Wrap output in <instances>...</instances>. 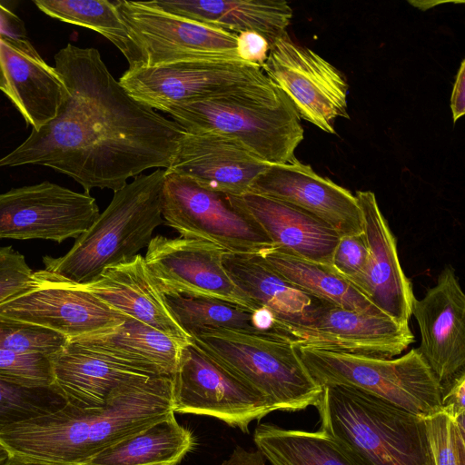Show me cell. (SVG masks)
<instances>
[{"instance_id": "ba28073f", "label": "cell", "mask_w": 465, "mask_h": 465, "mask_svg": "<svg viewBox=\"0 0 465 465\" xmlns=\"http://www.w3.org/2000/svg\"><path fill=\"white\" fill-rule=\"evenodd\" d=\"M163 223L182 237L214 243L230 253H257L272 242L235 195L213 192L165 172Z\"/></svg>"}, {"instance_id": "9c48e42d", "label": "cell", "mask_w": 465, "mask_h": 465, "mask_svg": "<svg viewBox=\"0 0 465 465\" xmlns=\"http://www.w3.org/2000/svg\"><path fill=\"white\" fill-rule=\"evenodd\" d=\"M132 44L129 68L192 60H240L236 34L183 18L144 1H114Z\"/></svg>"}, {"instance_id": "83f0119b", "label": "cell", "mask_w": 465, "mask_h": 465, "mask_svg": "<svg viewBox=\"0 0 465 465\" xmlns=\"http://www.w3.org/2000/svg\"><path fill=\"white\" fill-rule=\"evenodd\" d=\"M256 254L288 282L322 302L370 314H384L331 266L303 259L274 245Z\"/></svg>"}, {"instance_id": "277c9868", "label": "cell", "mask_w": 465, "mask_h": 465, "mask_svg": "<svg viewBox=\"0 0 465 465\" xmlns=\"http://www.w3.org/2000/svg\"><path fill=\"white\" fill-rule=\"evenodd\" d=\"M322 432L354 465H434L425 420L363 391L325 386Z\"/></svg>"}, {"instance_id": "ac0fdd59", "label": "cell", "mask_w": 465, "mask_h": 465, "mask_svg": "<svg viewBox=\"0 0 465 465\" xmlns=\"http://www.w3.org/2000/svg\"><path fill=\"white\" fill-rule=\"evenodd\" d=\"M250 192L312 214L333 228L340 237L363 232L355 195L296 158L287 163L271 164L254 180Z\"/></svg>"}, {"instance_id": "f1b7e54d", "label": "cell", "mask_w": 465, "mask_h": 465, "mask_svg": "<svg viewBox=\"0 0 465 465\" xmlns=\"http://www.w3.org/2000/svg\"><path fill=\"white\" fill-rule=\"evenodd\" d=\"M164 299L190 337L206 330H229L286 341L282 323L265 309L252 311L224 301L181 295Z\"/></svg>"}, {"instance_id": "1f68e13d", "label": "cell", "mask_w": 465, "mask_h": 465, "mask_svg": "<svg viewBox=\"0 0 465 465\" xmlns=\"http://www.w3.org/2000/svg\"><path fill=\"white\" fill-rule=\"evenodd\" d=\"M45 15L59 21L91 29L114 45L127 62L132 44L127 27L114 2L107 0H34Z\"/></svg>"}, {"instance_id": "f6af8a7d", "label": "cell", "mask_w": 465, "mask_h": 465, "mask_svg": "<svg viewBox=\"0 0 465 465\" xmlns=\"http://www.w3.org/2000/svg\"><path fill=\"white\" fill-rule=\"evenodd\" d=\"M8 450L0 443V465H2L8 458Z\"/></svg>"}, {"instance_id": "60d3db41", "label": "cell", "mask_w": 465, "mask_h": 465, "mask_svg": "<svg viewBox=\"0 0 465 465\" xmlns=\"http://www.w3.org/2000/svg\"><path fill=\"white\" fill-rule=\"evenodd\" d=\"M453 123L465 114V60L460 63L450 96Z\"/></svg>"}, {"instance_id": "9a60e30c", "label": "cell", "mask_w": 465, "mask_h": 465, "mask_svg": "<svg viewBox=\"0 0 465 465\" xmlns=\"http://www.w3.org/2000/svg\"><path fill=\"white\" fill-rule=\"evenodd\" d=\"M284 327L287 340L295 348L373 357L393 358L414 341L409 324L384 314L344 309L322 301L304 321Z\"/></svg>"}, {"instance_id": "44dd1931", "label": "cell", "mask_w": 465, "mask_h": 465, "mask_svg": "<svg viewBox=\"0 0 465 465\" xmlns=\"http://www.w3.org/2000/svg\"><path fill=\"white\" fill-rule=\"evenodd\" d=\"M0 91L34 130L52 121L65 87L54 66L48 64L27 37L0 35Z\"/></svg>"}, {"instance_id": "ffe728a7", "label": "cell", "mask_w": 465, "mask_h": 465, "mask_svg": "<svg viewBox=\"0 0 465 465\" xmlns=\"http://www.w3.org/2000/svg\"><path fill=\"white\" fill-rule=\"evenodd\" d=\"M363 221L368 261L362 277L354 287L385 315L409 324L415 297L397 252L396 240L380 210L375 194L358 191L355 194Z\"/></svg>"}, {"instance_id": "8d00e7d4", "label": "cell", "mask_w": 465, "mask_h": 465, "mask_svg": "<svg viewBox=\"0 0 465 465\" xmlns=\"http://www.w3.org/2000/svg\"><path fill=\"white\" fill-rule=\"evenodd\" d=\"M33 270L12 246H0V304L32 287Z\"/></svg>"}, {"instance_id": "e0dca14e", "label": "cell", "mask_w": 465, "mask_h": 465, "mask_svg": "<svg viewBox=\"0 0 465 465\" xmlns=\"http://www.w3.org/2000/svg\"><path fill=\"white\" fill-rule=\"evenodd\" d=\"M411 315L420 333L416 350L441 392L465 373V294L452 267L440 272L436 284L421 299L413 298Z\"/></svg>"}, {"instance_id": "603a6c76", "label": "cell", "mask_w": 465, "mask_h": 465, "mask_svg": "<svg viewBox=\"0 0 465 465\" xmlns=\"http://www.w3.org/2000/svg\"><path fill=\"white\" fill-rule=\"evenodd\" d=\"M49 359L54 385L68 404L83 410L103 408L126 382L156 376L119 364L70 341Z\"/></svg>"}, {"instance_id": "7a4b0ae2", "label": "cell", "mask_w": 465, "mask_h": 465, "mask_svg": "<svg viewBox=\"0 0 465 465\" xmlns=\"http://www.w3.org/2000/svg\"><path fill=\"white\" fill-rule=\"evenodd\" d=\"M173 376L156 375L126 382L99 409L68 403L53 413L22 423L20 439L26 456L85 465L104 449L174 415Z\"/></svg>"}, {"instance_id": "e575fe53", "label": "cell", "mask_w": 465, "mask_h": 465, "mask_svg": "<svg viewBox=\"0 0 465 465\" xmlns=\"http://www.w3.org/2000/svg\"><path fill=\"white\" fill-rule=\"evenodd\" d=\"M464 416L452 420L439 411L424 418L434 465H465Z\"/></svg>"}, {"instance_id": "d6a6232c", "label": "cell", "mask_w": 465, "mask_h": 465, "mask_svg": "<svg viewBox=\"0 0 465 465\" xmlns=\"http://www.w3.org/2000/svg\"><path fill=\"white\" fill-rule=\"evenodd\" d=\"M66 403L54 385L30 387L0 378V433L14 424L57 411Z\"/></svg>"}, {"instance_id": "484cf974", "label": "cell", "mask_w": 465, "mask_h": 465, "mask_svg": "<svg viewBox=\"0 0 465 465\" xmlns=\"http://www.w3.org/2000/svg\"><path fill=\"white\" fill-rule=\"evenodd\" d=\"M70 341L150 375L171 376L177 369L183 348L188 344L131 317L116 326Z\"/></svg>"}, {"instance_id": "5bb4252c", "label": "cell", "mask_w": 465, "mask_h": 465, "mask_svg": "<svg viewBox=\"0 0 465 465\" xmlns=\"http://www.w3.org/2000/svg\"><path fill=\"white\" fill-rule=\"evenodd\" d=\"M262 69L241 60H192L128 68L118 80L153 110L207 99L256 81Z\"/></svg>"}, {"instance_id": "4fadbf2b", "label": "cell", "mask_w": 465, "mask_h": 465, "mask_svg": "<svg viewBox=\"0 0 465 465\" xmlns=\"http://www.w3.org/2000/svg\"><path fill=\"white\" fill-rule=\"evenodd\" d=\"M100 212L88 193L50 182L0 193V239H42L58 243L77 239Z\"/></svg>"}, {"instance_id": "b9f144b4", "label": "cell", "mask_w": 465, "mask_h": 465, "mask_svg": "<svg viewBox=\"0 0 465 465\" xmlns=\"http://www.w3.org/2000/svg\"><path fill=\"white\" fill-rule=\"evenodd\" d=\"M0 35L14 38L26 37L23 20L0 3Z\"/></svg>"}, {"instance_id": "d4e9b609", "label": "cell", "mask_w": 465, "mask_h": 465, "mask_svg": "<svg viewBox=\"0 0 465 465\" xmlns=\"http://www.w3.org/2000/svg\"><path fill=\"white\" fill-rule=\"evenodd\" d=\"M148 5L229 33L252 31L271 45L284 34L292 9L284 0H153Z\"/></svg>"}, {"instance_id": "4316f807", "label": "cell", "mask_w": 465, "mask_h": 465, "mask_svg": "<svg viewBox=\"0 0 465 465\" xmlns=\"http://www.w3.org/2000/svg\"><path fill=\"white\" fill-rule=\"evenodd\" d=\"M223 266L247 298L284 325L302 322L320 302L266 266L256 253L225 252Z\"/></svg>"}, {"instance_id": "30bf717a", "label": "cell", "mask_w": 465, "mask_h": 465, "mask_svg": "<svg viewBox=\"0 0 465 465\" xmlns=\"http://www.w3.org/2000/svg\"><path fill=\"white\" fill-rule=\"evenodd\" d=\"M173 412L216 418L249 432V425L274 411L258 391L227 371L193 341L173 375Z\"/></svg>"}, {"instance_id": "8fae6325", "label": "cell", "mask_w": 465, "mask_h": 465, "mask_svg": "<svg viewBox=\"0 0 465 465\" xmlns=\"http://www.w3.org/2000/svg\"><path fill=\"white\" fill-rule=\"evenodd\" d=\"M294 104L300 118L335 134L337 118H349L348 84L342 74L312 49L294 43L288 33L270 47L262 67Z\"/></svg>"}, {"instance_id": "ab89813d", "label": "cell", "mask_w": 465, "mask_h": 465, "mask_svg": "<svg viewBox=\"0 0 465 465\" xmlns=\"http://www.w3.org/2000/svg\"><path fill=\"white\" fill-rule=\"evenodd\" d=\"M440 393L441 411L452 420L465 415V373L453 380Z\"/></svg>"}, {"instance_id": "5b68a950", "label": "cell", "mask_w": 465, "mask_h": 465, "mask_svg": "<svg viewBox=\"0 0 465 465\" xmlns=\"http://www.w3.org/2000/svg\"><path fill=\"white\" fill-rule=\"evenodd\" d=\"M164 178L165 169H157L114 192L108 206L68 252L43 258L44 270L62 282L84 285L95 281L105 268L137 255L163 223Z\"/></svg>"}, {"instance_id": "4dcf8cb0", "label": "cell", "mask_w": 465, "mask_h": 465, "mask_svg": "<svg viewBox=\"0 0 465 465\" xmlns=\"http://www.w3.org/2000/svg\"><path fill=\"white\" fill-rule=\"evenodd\" d=\"M258 450L272 465H354L326 434L259 424L253 433Z\"/></svg>"}, {"instance_id": "7402d4cb", "label": "cell", "mask_w": 465, "mask_h": 465, "mask_svg": "<svg viewBox=\"0 0 465 465\" xmlns=\"http://www.w3.org/2000/svg\"><path fill=\"white\" fill-rule=\"evenodd\" d=\"M78 287L93 293L124 315L184 343L192 338L180 327L164 295L153 283L144 258L132 259L105 268L98 278Z\"/></svg>"}, {"instance_id": "52a82bcc", "label": "cell", "mask_w": 465, "mask_h": 465, "mask_svg": "<svg viewBox=\"0 0 465 465\" xmlns=\"http://www.w3.org/2000/svg\"><path fill=\"white\" fill-rule=\"evenodd\" d=\"M296 349L322 388L350 387L423 418L441 411L440 387L416 348L397 358Z\"/></svg>"}, {"instance_id": "ee69618b", "label": "cell", "mask_w": 465, "mask_h": 465, "mask_svg": "<svg viewBox=\"0 0 465 465\" xmlns=\"http://www.w3.org/2000/svg\"><path fill=\"white\" fill-rule=\"evenodd\" d=\"M2 465H81V464H70L42 460L37 459H32L28 457H23L15 454H9L8 458Z\"/></svg>"}, {"instance_id": "d590c367", "label": "cell", "mask_w": 465, "mask_h": 465, "mask_svg": "<svg viewBox=\"0 0 465 465\" xmlns=\"http://www.w3.org/2000/svg\"><path fill=\"white\" fill-rule=\"evenodd\" d=\"M0 378L30 387L54 385L49 356L0 350Z\"/></svg>"}, {"instance_id": "836d02e7", "label": "cell", "mask_w": 465, "mask_h": 465, "mask_svg": "<svg viewBox=\"0 0 465 465\" xmlns=\"http://www.w3.org/2000/svg\"><path fill=\"white\" fill-rule=\"evenodd\" d=\"M68 340L46 328L0 317V350L50 356Z\"/></svg>"}, {"instance_id": "7c38bea8", "label": "cell", "mask_w": 465, "mask_h": 465, "mask_svg": "<svg viewBox=\"0 0 465 465\" xmlns=\"http://www.w3.org/2000/svg\"><path fill=\"white\" fill-rule=\"evenodd\" d=\"M225 251L210 242L162 235L146 247L144 262L158 290L164 296L208 298L257 311L233 283L223 266Z\"/></svg>"}, {"instance_id": "74e56055", "label": "cell", "mask_w": 465, "mask_h": 465, "mask_svg": "<svg viewBox=\"0 0 465 465\" xmlns=\"http://www.w3.org/2000/svg\"><path fill=\"white\" fill-rule=\"evenodd\" d=\"M368 261L364 234L341 236L334 249L331 268L353 286L362 277Z\"/></svg>"}, {"instance_id": "2e32d148", "label": "cell", "mask_w": 465, "mask_h": 465, "mask_svg": "<svg viewBox=\"0 0 465 465\" xmlns=\"http://www.w3.org/2000/svg\"><path fill=\"white\" fill-rule=\"evenodd\" d=\"M0 317L46 328L68 341L116 326L128 318L93 293L44 269L33 272L28 291L0 304Z\"/></svg>"}, {"instance_id": "3957f363", "label": "cell", "mask_w": 465, "mask_h": 465, "mask_svg": "<svg viewBox=\"0 0 465 465\" xmlns=\"http://www.w3.org/2000/svg\"><path fill=\"white\" fill-rule=\"evenodd\" d=\"M163 112L184 131L224 135L269 164L292 161L304 137L294 104L266 74L231 91Z\"/></svg>"}, {"instance_id": "7bdbcfd3", "label": "cell", "mask_w": 465, "mask_h": 465, "mask_svg": "<svg viewBox=\"0 0 465 465\" xmlns=\"http://www.w3.org/2000/svg\"><path fill=\"white\" fill-rule=\"evenodd\" d=\"M221 465H265L260 450L249 451L238 446Z\"/></svg>"}, {"instance_id": "6da1fadb", "label": "cell", "mask_w": 465, "mask_h": 465, "mask_svg": "<svg viewBox=\"0 0 465 465\" xmlns=\"http://www.w3.org/2000/svg\"><path fill=\"white\" fill-rule=\"evenodd\" d=\"M64 96L56 116L0 158V167L37 164L88 193L123 188L151 168H168L184 130L131 96L99 51L67 44L54 54Z\"/></svg>"}, {"instance_id": "f546056e", "label": "cell", "mask_w": 465, "mask_h": 465, "mask_svg": "<svg viewBox=\"0 0 465 465\" xmlns=\"http://www.w3.org/2000/svg\"><path fill=\"white\" fill-rule=\"evenodd\" d=\"M196 444L174 415L104 449L85 465H178Z\"/></svg>"}, {"instance_id": "8992f818", "label": "cell", "mask_w": 465, "mask_h": 465, "mask_svg": "<svg viewBox=\"0 0 465 465\" xmlns=\"http://www.w3.org/2000/svg\"><path fill=\"white\" fill-rule=\"evenodd\" d=\"M193 343L262 395L273 411H297L321 401L323 388L290 341L229 330H206Z\"/></svg>"}, {"instance_id": "d6986e66", "label": "cell", "mask_w": 465, "mask_h": 465, "mask_svg": "<svg viewBox=\"0 0 465 465\" xmlns=\"http://www.w3.org/2000/svg\"><path fill=\"white\" fill-rule=\"evenodd\" d=\"M270 165L224 135L184 131L165 172L186 177L204 189L238 196L250 192L254 180Z\"/></svg>"}, {"instance_id": "f35d334b", "label": "cell", "mask_w": 465, "mask_h": 465, "mask_svg": "<svg viewBox=\"0 0 465 465\" xmlns=\"http://www.w3.org/2000/svg\"><path fill=\"white\" fill-rule=\"evenodd\" d=\"M270 51L268 41L260 34L245 31L236 36V52L239 59L262 67Z\"/></svg>"}, {"instance_id": "cb8c5ba5", "label": "cell", "mask_w": 465, "mask_h": 465, "mask_svg": "<svg viewBox=\"0 0 465 465\" xmlns=\"http://www.w3.org/2000/svg\"><path fill=\"white\" fill-rule=\"evenodd\" d=\"M236 198L259 223L272 245L331 267L340 235L330 225L296 206L273 198L251 192Z\"/></svg>"}]
</instances>
